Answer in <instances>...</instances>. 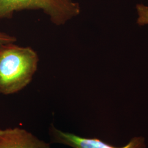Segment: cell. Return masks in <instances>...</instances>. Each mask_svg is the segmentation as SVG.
I'll return each mask as SVG.
<instances>
[{"mask_svg":"<svg viewBox=\"0 0 148 148\" xmlns=\"http://www.w3.org/2000/svg\"><path fill=\"white\" fill-rule=\"evenodd\" d=\"M136 8L138 14V24L140 25L148 24V7L139 4Z\"/></svg>","mask_w":148,"mask_h":148,"instance_id":"obj_5","label":"cell"},{"mask_svg":"<svg viewBox=\"0 0 148 148\" xmlns=\"http://www.w3.org/2000/svg\"><path fill=\"white\" fill-rule=\"evenodd\" d=\"M0 148H50V145L31 133L16 127L0 130Z\"/></svg>","mask_w":148,"mask_h":148,"instance_id":"obj_4","label":"cell"},{"mask_svg":"<svg viewBox=\"0 0 148 148\" xmlns=\"http://www.w3.org/2000/svg\"><path fill=\"white\" fill-rule=\"evenodd\" d=\"M38 62L37 53L29 47L14 43L0 46V94L9 95L31 82Z\"/></svg>","mask_w":148,"mask_h":148,"instance_id":"obj_1","label":"cell"},{"mask_svg":"<svg viewBox=\"0 0 148 148\" xmlns=\"http://www.w3.org/2000/svg\"><path fill=\"white\" fill-rule=\"evenodd\" d=\"M16 41V37L11 36L5 32H0V46L6 43H14Z\"/></svg>","mask_w":148,"mask_h":148,"instance_id":"obj_6","label":"cell"},{"mask_svg":"<svg viewBox=\"0 0 148 148\" xmlns=\"http://www.w3.org/2000/svg\"><path fill=\"white\" fill-rule=\"evenodd\" d=\"M49 134L52 143H59L73 148H145L143 138L136 137L122 148H116L97 138L81 137L73 133L64 132L51 126Z\"/></svg>","mask_w":148,"mask_h":148,"instance_id":"obj_3","label":"cell"},{"mask_svg":"<svg viewBox=\"0 0 148 148\" xmlns=\"http://www.w3.org/2000/svg\"><path fill=\"white\" fill-rule=\"evenodd\" d=\"M24 10H41L56 25H62L80 13L74 0H0V19H10L14 12Z\"/></svg>","mask_w":148,"mask_h":148,"instance_id":"obj_2","label":"cell"}]
</instances>
